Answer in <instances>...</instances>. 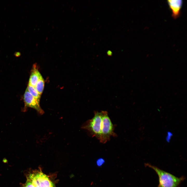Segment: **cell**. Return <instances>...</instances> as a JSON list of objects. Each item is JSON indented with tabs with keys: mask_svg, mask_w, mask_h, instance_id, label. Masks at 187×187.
Returning <instances> with one entry per match:
<instances>
[{
	"mask_svg": "<svg viewBox=\"0 0 187 187\" xmlns=\"http://www.w3.org/2000/svg\"><path fill=\"white\" fill-rule=\"evenodd\" d=\"M145 165L153 169L158 176L159 184L158 187H177L185 178L184 177H176L149 164L146 163Z\"/></svg>",
	"mask_w": 187,
	"mask_h": 187,
	"instance_id": "cell-1",
	"label": "cell"
},
{
	"mask_svg": "<svg viewBox=\"0 0 187 187\" xmlns=\"http://www.w3.org/2000/svg\"><path fill=\"white\" fill-rule=\"evenodd\" d=\"M94 113L93 117L87 121L81 128L87 130L92 137L99 140L102 127L103 111H95Z\"/></svg>",
	"mask_w": 187,
	"mask_h": 187,
	"instance_id": "cell-2",
	"label": "cell"
},
{
	"mask_svg": "<svg viewBox=\"0 0 187 187\" xmlns=\"http://www.w3.org/2000/svg\"><path fill=\"white\" fill-rule=\"evenodd\" d=\"M113 125L108 116L106 111H103L102 127L101 134L99 139L100 142L106 143L109 141L111 136L116 137V134L114 132Z\"/></svg>",
	"mask_w": 187,
	"mask_h": 187,
	"instance_id": "cell-3",
	"label": "cell"
},
{
	"mask_svg": "<svg viewBox=\"0 0 187 187\" xmlns=\"http://www.w3.org/2000/svg\"><path fill=\"white\" fill-rule=\"evenodd\" d=\"M23 99L26 107L33 108L41 115L44 113L43 110L40 105V102L38 101L32 96L28 91L27 89H26L23 96Z\"/></svg>",
	"mask_w": 187,
	"mask_h": 187,
	"instance_id": "cell-4",
	"label": "cell"
},
{
	"mask_svg": "<svg viewBox=\"0 0 187 187\" xmlns=\"http://www.w3.org/2000/svg\"><path fill=\"white\" fill-rule=\"evenodd\" d=\"M29 175L40 187H54L53 184L48 176L42 172L36 174H31Z\"/></svg>",
	"mask_w": 187,
	"mask_h": 187,
	"instance_id": "cell-5",
	"label": "cell"
},
{
	"mask_svg": "<svg viewBox=\"0 0 187 187\" xmlns=\"http://www.w3.org/2000/svg\"><path fill=\"white\" fill-rule=\"evenodd\" d=\"M169 6L172 11V16L176 19L181 14V11L183 4L181 0H169L167 1Z\"/></svg>",
	"mask_w": 187,
	"mask_h": 187,
	"instance_id": "cell-6",
	"label": "cell"
},
{
	"mask_svg": "<svg viewBox=\"0 0 187 187\" xmlns=\"http://www.w3.org/2000/svg\"><path fill=\"white\" fill-rule=\"evenodd\" d=\"M41 75L37 68L36 65L34 64L29 79L28 85L35 87Z\"/></svg>",
	"mask_w": 187,
	"mask_h": 187,
	"instance_id": "cell-7",
	"label": "cell"
},
{
	"mask_svg": "<svg viewBox=\"0 0 187 187\" xmlns=\"http://www.w3.org/2000/svg\"><path fill=\"white\" fill-rule=\"evenodd\" d=\"M44 86V81L41 75L35 87L36 90L41 95L43 92Z\"/></svg>",
	"mask_w": 187,
	"mask_h": 187,
	"instance_id": "cell-8",
	"label": "cell"
},
{
	"mask_svg": "<svg viewBox=\"0 0 187 187\" xmlns=\"http://www.w3.org/2000/svg\"><path fill=\"white\" fill-rule=\"evenodd\" d=\"M27 89L30 94L38 101L40 102L41 95L38 93L35 88L28 85Z\"/></svg>",
	"mask_w": 187,
	"mask_h": 187,
	"instance_id": "cell-9",
	"label": "cell"
},
{
	"mask_svg": "<svg viewBox=\"0 0 187 187\" xmlns=\"http://www.w3.org/2000/svg\"><path fill=\"white\" fill-rule=\"evenodd\" d=\"M23 187H35V186L28 179Z\"/></svg>",
	"mask_w": 187,
	"mask_h": 187,
	"instance_id": "cell-10",
	"label": "cell"
},
{
	"mask_svg": "<svg viewBox=\"0 0 187 187\" xmlns=\"http://www.w3.org/2000/svg\"><path fill=\"white\" fill-rule=\"evenodd\" d=\"M104 162V159H98L97 161V164L98 166H102Z\"/></svg>",
	"mask_w": 187,
	"mask_h": 187,
	"instance_id": "cell-11",
	"label": "cell"
},
{
	"mask_svg": "<svg viewBox=\"0 0 187 187\" xmlns=\"http://www.w3.org/2000/svg\"><path fill=\"white\" fill-rule=\"evenodd\" d=\"M15 55L16 56H19L21 55V54L19 52H16L15 54Z\"/></svg>",
	"mask_w": 187,
	"mask_h": 187,
	"instance_id": "cell-12",
	"label": "cell"
}]
</instances>
